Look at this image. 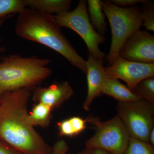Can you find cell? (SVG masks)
Here are the masks:
<instances>
[{"label": "cell", "mask_w": 154, "mask_h": 154, "mask_svg": "<svg viewBox=\"0 0 154 154\" xmlns=\"http://www.w3.org/2000/svg\"><path fill=\"white\" fill-rule=\"evenodd\" d=\"M31 91L8 92L0 99V139L24 154H52V147L28 122Z\"/></svg>", "instance_id": "cell-1"}, {"label": "cell", "mask_w": 154, "mask_h": 154, "mask_svg": "<svg viewBox=\"0 0 154 154\" xmlns=\"http://www.w3.org/2000/svg\"><path fill=\"white\" fill-rule=\"evenodd\" d=\"M61 28L53 15L26 8L18 14L15 31L21 38L40 43L56 51L86 74V61L67 39Z\"/></svg>", "instance_id": "cell-2"}, {"label": "cell", "mask_w": 154, "mask_h": 154, "mask_svg": "<svg viewBox=\"0 0 154 154\" xmlns=\"http://www.w3.org/2000/svg\"><path fill=\"white\" fill-rule=\"evenodd\" d=\"M47 58L13 54L0 61V99L8 92L22 89L33 91L52 74Z\"/></svg>", "instance_id": "cell-3"}, {"label": "cell", "mask_w": 154, "mask_h": 154, "mask_svg": "<svg viewBox=\"0 0 154 154\" xmlns=\"http://www.w3.org/2000/svg\"><path fill=\"white\" fill-rule=\"evenodd\" d=\"M102 10L110 23L111 45L107 57L111 65L119 56L122 46L130 36L142 26L141 10L137 6L123 8L110 2H103Z\"/></svg>", "instance_id": "cell-4"}, {"label": "cell", "mask_w": 154, "mask_h": 154, "mask_svg": "<svg viewBox=\"0 0 154 154\" xmlns=\"http://www.w3.org/2000/svg\"><path fill=\"white\" fill-rule=\"evenodd\" d=\"M54 17L61 28L71 29L82 37L90 54L96 58L104 60L106 55L99 49V46L105 42L106 38L99 34L92 26L89 19L86 1H80L73 11Z\"/></svg>", "instance_id": "cell-5"}, {"label": "cell", "mask_w": 154, "mask_h": 154, "mask_svg": "<svg viewBox=\"0 0 154 154\" xmlns=\"http://www.w3.org/2000/svg\"><path fill=\"white\" fill-rule=\"evenodd\" d=\"M87 122L96 128L94 135L86 141V147L102 149L113 154H123L128 145L129 134L118 115L107 121L89 117Z\"/></svg>", "instance_id": "cell-6"}, {"label": "cell", "mask_w": 154, "mask_h": 154, "mask_svg": "<svg viewBox=\"0 0 154 154\" xmlns=\"http://www.w3.org/2000/svg\"><path fill=\"white\" fill-rule=\"evenodd\" d=\"M116 109L130 137L149 143L154 128V104L141 99L119 102Z\"/></svg>", "instance_id": "cell-7"}, {"label": "cell", "mask_w": 154, "mask_h": 154, "mask_svg": "<svg viewBox=\"0 0 154 154\" xmlns=\"http://www.w3.org/2000/svg\"><path fill=\"white\" fill-rule=\"evenodd\" d=\"M104 70L107 78L122 80L131 91L142 80L154 76V63L127 60L119 56Z\"/></svg>", "instance_id": "cell-8"}, {"label": "cell", "mask_w": 154, "mask_h": 154, "mask_svg": "<svg viewBox=\"0 0 154 154\" xmlns=\"http://www.w3.org/2000/svg\"><path fill=\"white\" fill-rule=\"evenodd\" d=\"M119 56L127 60L154 63V36L147 30H137L127 39Z\"/></svg>", "instance_id": "cell-9"}, {"label": "cell", "mask_w": 154, "mask_h": 154, "mask_svg": "<svg viewBox=\"0 0 154 154\" xmlns=\"http://www.w3.org/2000/svg\"><path fill=\"white\" fill-rule=\"evenodd\" d=\"M33 91L32 99L35 104L41 103L52 110L59 108L74 94L68 82L54 83L45 88L37 87Z\"/></svg>", "instance_id": "cell-10"}, {"label": "cell", "mask_w": 154, "mask_h": 154, "mask_svg": "<svg viewBox=\"0 0 154 154\" xmlns=\"http://www.w3.org/2000/svg\"><path fill=\"white\" fill-rule=\"evenodd\" d=\"M104 60L99 59L89 54L86 61L88 94L83 104V108L90 110L94 99L102 95V88L107 77L104 72Z\"/></svg>", "instance_id": "cell-11"}, {"label": "cell", "mask_w": 154, "mask_h": 154, "mask_svg": "<svg viewBox=\"0 0 154 154\" xmlns=\"http://www.w3.org/2000/svg\"><path fill=\"white\" fill-rule=\"evenodd\" d=\"M29 8L52 15L69 11L72 2L70 0H25Z\"/></svg>", "instance_id": "cell-12"}, {"label": "cell", "mask_w": 154, "mask_h": 154, "mask_svg": "<svg viewBox=\"0 0 154 154\" xmlns=\"http://www.w3.org/2000/svg\"><path fill=\"white\" fill-rule=\"evenodd\" d=\"M102 94L113 97L119 102H127L139 99L126 86L116 79L106 78Z\"/></svg>", "instance_id": "cell-13"}, {"label": "cell", "mask_w": 154, "mask_h": 154, "mask_svg": "<svg viewBox=\"0 0 154 154\" xmlns=\"http://www.w3.org/2000/svg\"><path fill=\"white\" fill-rule=\"evenodd\" d=\"M103 2L100 0H88L87 10L92 26L98 33L103 36L107 30L105 15L102 10Z\"/></svg>", "instance_id": "cell-14"}, {"label": "cell", "mask_w": 154, "mask_h": 154, "mask_svg": "<svg viewBox=\"0 0 154 154\" xmlns=\"http://www.w3.org/2000/svg\"><path fill=\"white\" fill-rule=\"evenodd\" d=\"M52 110L46 105L36 103L33 106L31 112L28 113V122L32 126L41 127L45 128L49 126L52 119Z\"/></svg>", "instance_id": "cell-15"}, {"label": "cell", "mask_w": 154, "mask_h": 154, "mask_svg": "<svg viewBox=\"0 0 154 154\" xmlns=\"http://www.w3.org/2000/svg\"><path fill=\"white\" fill-rule=\"evenodd\" d=\"M139 99L154 104V76L141 81L132 91Z\"/></svg>", "instance_id": "cell-16"}, {"label": "cell", "mask_w": 154, "mask_h": 154, "mask_svg": "<svg viewBox=\"0 0 154 154\" xmlns=\"http://www.w3.org/2000/svg\"><path fill=\"white\" fill-rule=\"evenodd\" d=\"M26 8L25 0H0V19L20 14Z\"/></svg>", "instance_id": "cell-17"}, {"label": "cell", "mask_w": 154, "mask_h": 154, "mask_svg": "<svg viewBox=\"0 0 154 154\" xmlns=\"http://www.w3.org/2000/svg\"><path fill=\"white\" fill-rule=\"evenodd\" d=\"M123 154H154V147L149 143L130 137Z\"/></svg>", "instance_id": "cell-18"}, {"label": "cell", "mask_w": 154, "mask_h": 154, "mask_svg": "<svg viewBox=\"0 0 154 154\" xmlns=\"http://www.w3.org/2000/svg\"><path fill=\"white\" fill-rule=\"evenodd\" d=\"M142 25L148 31H154V8L153 5H148L141 11Z\"/></svg>", "instance_id": "cell-19"}, {"label": "cell", "mask_w": 154, "mask_h": 154, "mask_svg": "<svg viewBox=\"0 0 154 154\" xmlns=\"http://www.w3.org/2000/svg\"><path fill=\"white\" fill-rule=\"evenodd\" d=\"M59 135L61 137H72L76 135L74 128L70 118L64 119L57 123Z\"/></svg>", "instance_id": "cell-20"}, {"label": "cell", "mask_w": 154, "mask_h": 154, "mask_svg": "<svg viewBox=\"0 0 154 154\" xmlns=\"http://www.w3.org/2000/svg\"><path fill=\"white\" fill-rule=\"evenodd\" d=\"M73 125L76 135H78L86 129L87 120L79 116H73L69 118Z\"/></svg>", "instance_id": "cell-21"}, {"label": "cell", "mask_w": 154, "mask_h": 154, "mask_svg": "<svg viewBox=\"0 0 154 154\" xmlns=\"http://www.w3.org/2000/svg\"><path fill=\"white\" fill-rule=\"evenodd\" d=\"M113 5L123 8H129L136 6L138 4H145L148 2L146 0H112L110 1Z\"/></svg>", "instance_id": "cell-22"}, {"label": "cell", "mask_w": 154, "mask_h": 154, "mask_svg": "<svg viewBox=\"0 0 154 154\" xmlns=\"http://www.w3.org/2000/svg\"><path fill=\"white\" fill-rule=\"evenodd\" d=\"M52 149V154H67L69 146L65 141L61 140L54 144Z\"/></svg>", "instance_id": "cell-23"}, {"label": "cell", "mask_w": 154, "mask_h": 154, "mask_svg": "<svg viewBox=\"0 0 154 154\" xmlns=\"http://www.w3.org/2000/svg\"><path fill=\"white\" fill-rule=\"evenodd\" d=\"M0 154H24L0 139Z\"/></svg>", "instance_id": "cell-24"}, {"label": "cell", "mask_w": 154, "mask_h": 154, "mask_svg": "<svg viewBox=\"0 0 154 154\" xmlns=\"http://www.w3.org/2000/svg\"><path fill=\"white\" fill-rule=\"evenodd\" d=\"M77 154H113L105 150L95 148H87Z\"/></svg>", "instance_id": "cell-25"}, {"label": "cell", "mask_w": 154, "mask_h": 154, "mask_svg": "<svg viewBox=\"0 0 154 154\" xmlns=\"http://www.w3.org/2000/svg\"><path fill=\"white\" fill-rule=\"evenodd\" d=\"M148 142L154 147V128L152 129L149 135Z\"/></svg>", "instance_id": "cell-26"}, {"label": "cell", "mask_w": 154, "mask_h": 154, "mask_svg": "<svg viewBox=\"0 0 154 154\" xmlns=\"http://www.w3.org/2000/svg\"><path fill=\"white\" fill-rule=\"evenodd\" d=\"M1 42H2V41L0 40V44H1ZM5 50V47H0V54H1V53L4 52Z\"/></svg>", "instance_id": "cell-27"}, {"label": "cell", "mask_w": 154, "mask_h": 154, "mask_svg": "<svg viewBox=\"0 0 154 154\" xmlns=\"http://www.w3.org/2000/svg\"><path fill=\"white\" fill-rule=\"evenodd\" d=\"M4 19H0V25H1V23H2L4 21Z\"/></svg>", "instance_id": "cell-28"}]
</instances>
